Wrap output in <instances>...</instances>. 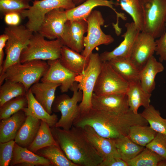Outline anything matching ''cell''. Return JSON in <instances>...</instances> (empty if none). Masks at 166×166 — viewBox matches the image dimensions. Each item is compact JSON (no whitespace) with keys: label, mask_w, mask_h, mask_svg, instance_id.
I'll use <instances>...</instances> for the list:
<instances>
[{"label":"cell","mask_w":166,"mask_h":166,"mask_svg":"<svg viewBox=\"0 0 166 166\" xmlns=\"http://www.w3.org/2000/svg\"><path fill=\"white\" fill-rule=\"evenodd\" d=\"M114 140L120 158L127 163L135 157L145 147L135 143L127 136H122Z\"/></svg>","instance_id":"cell-29"},{"label":"cell","mask_w":166,"mask_h":166,"mask_svg":"<svg viewBox=\"0 0 166 166\" xmlns=\"http://www.w3.org/2000/svg\"><path fill=\"white\" fill-rule=\"evenodd\" d=\"M87 28L86 19L68 20L61 38L63 45L78 53H81L84 48V35L87 32Z\"/></svg>","instance_id":"cell-15"},{"label":"cell","mask_w":166,"mask_h":166,"mask_svg":"<svg viewBox=\"0 0 166 166\" xmlns=\"http://www.w3.org/2000/svg\"><path fill=\"white\" fill-rule=\"evenodd\" d=\"M4 16V20L6 24L11 26L19 25L22 18L19 14L15 12L10 13Z\"/></svg>","instance_id":"cell-43"},{"label":"cell","mask_w":166,"mask_h":166,"mask_svg":"<svg viewBox=\"0 0 166 166\" xmlns=\"http://www.w3.org/2000/svg\"><path fill=\"white\" fill-rule=\"evenodd\" d=\"M113 2L109 0H86L81 4L74 8L65 10L68 20L70 21L86 19L95 7L104 6L109 7L116 13L117 22L116 26H118L119 18L125 20L126 18L122 13L118 12L113 7Z\"/></svg>","instance_id":"cell-18"},{"label":"cell","mask_w":166,"mask_h":166,"mask_svg":"<svg viewBox=\"0 0 166 166\" xmlns=\"http://www.w3.org/2000/svg\"><path fill=\"white\" fill-rule=\"evenodd\" d=\"M92 105L94 109L116 114L125 113L130 109L126 94L99 96L93 93Z\"/></svg>","instance_id":"cell-17"},{"label":"cell","mask_w":166,"mask_h":166,"mask_svg":"<svg viewBox=\"0 0 166 166\" xmlns=\"http://www.w3.org/2000/svg\"><path fill=\"white\" fill-rule=\"evenodd\" d=\"M15 143L14 140L0 143V166L10 165Z\"/></svg>","instance_id":"cell-40"},{"label":"cell","mask_w":166,"mask_h":166,"mask_svg":"<svg viewBox=\"0 0 166 166\" xmlns=\"http://www.w3.org/2000/svg\"><path fill=\"white\" fill-rule=\"evenodd\" d=\"M88 65L82 73L75 79L78 89L82 92V101L78 105L80 113L86 112L92 108L93 90L100 72L102 62L98 53H92L89 56Z\"/></svg>","instance_id":"cell-6"},{"label":"cell","mask_w":166,"mask_h":166,"mask_svg":"<svg viewBox=\"0 0 166 166\" xmlns=\"http://www.w3.org/2000/svg\"><path fill=\"white\" fill-rule=\"evenodd\" d=\"M86 20L87 34L84 37V48L81 54L88 57L96 47L102 45H109L114 40L111 35L105 34L102 30L101 27L104 25L105 21L100 11L93 10Z\"/></svg>","instance_id":"cell-10"},{"label":"cell","mask_w":166,"mask_h":166,"mask_svg":"<svg viewBox=\"0 0 166 166\" xmlns=\"http://www.w3.org/2000/svg\"><path fill=\"white\" fill-rule=\"evenodd\" d=\"M36 153L49 160L52 166H78L67 157L58 145L42 148Z\"/></svg>","instance_id":"cell-31"},{"label":"cell","mask_w":166,"mask_h":166,"mask_svg":"<svg viewBox=\"0 0 166 166\" xmlns=\"http://www.w3.org/2000/svg\"><path fill=\"white\" fill-rule=\"evenodd\" d=\"M164 159L150 149L144 148L135 157L128 161V166H157L158 163Z\"/></svg>","instance_id":"cell-36"},{"label":"cell","mask_w":166,"mask_h":166,"mask_svg":"<svg viewBox=\"0 0 166 166\" xmlns=\"http://www.w3.org/2000/svg\"><path fill=\"white\" fill-rule=\"evenodd\" d=\"M30 0H0V11L3 15L15 12L20 14L31 6Z\"/></svg>","instance_id":"cell-38"},{"label":"cell","mask_w":166,"mask_h":166,"mask_svg":"<svg viewBox=\"0 0 166 166\" xmlns=\"http://www.w3.org/2000/svg\"><path fill=\"white\" fill-rule=\"evenodd\" d=\"M155 39L143 31L139 34L134 44L130 59L140 71L155 52Z\"/></svg>","instance_id":"cell-14"},{"label":"cell","mask_w":166,"mask_h":166,"mask_svg":"<svg viewBox=\"0 0 166 166\" xmlns=\"http://www.w3.org/2000/svg\"><path fill=\"white\" fill-rule=\"evenodd\" d=\"M27 92L22 83L5 80L0 87V107L12 99L25 95Z\"/></svg>","instance_id":"cell-33"},{"label":"cell","mask_w":166,"mask_h":166,"mask_svg":"<svg viewBox=\"0 0 166 166\" xmlns=\"http://www.w3.org/2000/svg\"><path fill=\"white\" fill-rule=\"evenodd\" d=\"M99 166H128L127 163L120 157H113L104 159Z\"/></svg>","instance_id":"cell-42"},{"label":"cell","mask_w":166,"mask_h":166,"mask_svg":"<svg viewBox=\"0 0 166 166\" xmlns=\"http://www.w3.org/2000/svg\"><path fill=\"white\" fill-rule=\"evenodd\" d=\"M76 6L73 0H34L20 15L22 18H27L25 26L34 33L38 32L45 15L51 10L57 8L68 10Z\"/></svg>","instance_id":"cell-9"},{"label":"cell","mask_w":166,"mask_h":166,"mask_svg":"<svg viewBox=\"0 0 166 166\" xmlns=\"http://www.w3.org/2000/svg\"><path fill=\"white\" fill-rule=\"evenodd\" d=\"M28 105L22 110L26 116H30L36 119L46 122L50 127L54 126L58 119L57 116L53 113L50 114L35 99L30 89L26 92Z\"/></svg>","instance_id":"cell-25"},{"label":"cell","mask_w":166,"mask_h":166,"mask_svg":"<svg viewBox=\"0 0 166 166\" xmlns=\"http://www.w3.org/2000/svg\"><path fill=\"white\" fill-rule=\"evenodd\" d=\"M48 70L41 78V82L59 84L61 92L64 93L71 90L76 77L78 74L69 70L61 63L59 59L48 60Z\"/></svg>","instance_id":"cell-12"},{"label":"cell","mask_w":166,"mask_h":166,"mask_svg":"<svg viewBox=\"0 0 166 166\" xmlns=\"http://www.w3.org/2000/svg\"><path fill=\"white\" fill-rule=\"evenodd\" d=\"M142 9L144 23L142 31L155 39L166 31V0H139Z\"/></svg>","instance_id":"cell-7"},{"label":"cell","mask_w":166,"mask_h":166,"mask_svg":"<svg viewBox=\"0 0 166 166\" xmlns=\"http://www.w3.org/2000/svg\"><path fill=\"white\" fill-rule=\"evenodd\" d=\"M67 20L65 10L54 9L46 14L38 32L50 40L61 39Z\"/></svg>","instance_id":"cell-13"},{"label":"cell","mask_w":166,"mask_h":166,"mask_svg":"<svg viewBox=\"0 0 166 166\" xmlns=\"http://www.w3.org/2000/svg\"><path fill=\"white\" fill-rule=\"evenodd\" d=\"M82 128L88 140L103 160L113 157L120 158L114 139L101 136L89 126H85Z\"/></svg>","instance_id":"cell-19"},{"label":"cell","mask_w":166,"mask_h":166,"mask_svg":"<svg viewBox=\"0 0 166 166\" xmlns=\"http://www.w3.org/2000/svg\"><path fill=\"white\" fill-rule=\"evenodd\" d=\"M125 26L126 31L122 35L123 40L113 50L105 51L100 54L102 62L117 57L130 58L134 44L140 31L133 22L126 23Z\"/></svg>","instance_id":"cell-16"},{"label":"cell","mask_w":166,"mask_h":166,"mask_svg":"<svg viewBox=\"0 0 166 166\" xmlns=\"http://www.w3.org/2000/svg\"><path fill=\"white\" fill-rule=\"evenodd\" d=\"M49 67L47 62L34 60L12 65L0 75V85L5 80L22 83L27 91L34 84L38 82L45 75Z\"/></svg>","instance_id":"cell-3"},{"label":"cell","mask_w":166,"mask_h":166,"mask_svg":"<svg viewBox=\"0 0 166 166\" xmlns=\"http://www.w3.org/2000/svg\"><path fill=\"white\" fill-rule=\"evenodd\" d=\"M8 38V36L4 33L0 36V70L2 68L4 61V49Z\"/></svg>","instance_id":"cell-44"},{"label":"cell","mask_w":166,"mask_h":166,"mask_svg":"<svg viewBox=\"0 0 166 166\" xmlns=\"http://www.w3.org/2000/svg\"><path fill=\"white\" fill-rule=\"evenodd\" d=\"M63 45L61 39L47 40L38 32H34L21 53L20 62L34 60L59 59Z\"/></svg>","instance_id":"cell-4"},{"label":"cell","mask_w":166,"mask_h":166,"mask_svg":"<svg viewBox=\"0 0 166 166\" xmlns=\"http://www.w3.org/2000/svg\"><path fill=\"white\" fill-rule=\"evenodd\" d=\"M26 116L24 112L21 110L9 117L1 120L0 143L14 140Z\"/></svg>","instance_id":"cell-24"},{"label":"cell","mask_w":166,"mask_h":166,"mask_svg":"<svg viewBox=\"0 0 166 166\" xmlns=\"http://www.w3.org/2000/svg\"><path fill=\"white\" fill-rule=\"evenodd\" d=\"M140 113H134L130 109L127 113L116 114L92 108L81 113L73 123L74 126L83 128L88 125L104 137L115 139L127 136L130 128L137 124L148 125Z\"/></svg>","instance_id":"cell-1"},{"label":"cell","mask_w":166,"mask_h":166,"mask_svg":"<svg viewBox=\"0 0 166 166\" xmlns=\"http://www.w3.org/2000/svg\"><path fill=\"white\" fill-rule=\"evenodd\" d=\"M41 122V120L31 116H27L14 140L15 143L23 147L27 148L35 138Z\"/></svg>","instance_id":"cell-27"},{"label":"cell","mask_w":166,"mask_h":166,"mask_svg":"<svg viewBox=\"0 0 166 166\" xmlns=\"http://www.w3.org/2000/svg\"><path fill=\"white\" fill-rule=\"evenodd\" d=\"M157 166H166V160L163 159L158 163Z\"/></svg>","instance_id":"cell-46"},{"label":"cell","mask_w":166,"mask_h":166,"mask_svg":"<svg viewBox=\"0 0 166 166\" xmlns=\"http://www.w3.org/2000/svg\"><path fill=\"white\" fill-rule=\"evenodd\" d=\"M140 113L153 130L166 136V116L161 117L159 111L151 105Z\"/></svg>","instance_id":"cell-34"},{"label":"cell","mask_w":166,"mask_h":166,"mask_svg":"<svg viewBox=\"0 0 166 166\" xmlns=\"http://www.w3.org/2000/svg\"><path fill=\"white\" fill-rule=\"evenodd\" d=\"M86 0H73L76 6H77L85 1Z\"/></svg>","instance_id":"cell-45"},{"label":"cell","mask_w":166,"mask_h":166,"mask_svg":"<svg viewBox=\"0 0 166 166\" xmlns=\"http://www.w3.org/2000/svg\"><path fill=\"white\" fill-rule=\"evenodd\" d=\"M59 59L61 64L66 68L80 74L82 73L87 67L89 58L63 45Z\"/></svg>","instance_id":"cell-23"},{"label":"cell","mask_w":166,"mask_h":166,"mask_svg":"<svg viewBox=\"0 0 166 166\" xmlns=\"http://www.w3.org/2000/svg\"><path fill=\"white\" fill-rule=\"evenodd\" d=\"M53 136L67 157L78 166H99L103 159L88 140L82 128L68 130L50 127Z\"/></svg>","instance_id":"cell-2"},{"label":"cell","mask_w":166,"mask_h":166,"mask_svg":"<svg viewBox=\"0 0 166 166\" xmlns=\"http://www.w3.org/2000/svg\"><path fill=\"white\" fill-rule=\"evenodd\" d=\"M157 133L150 126L137 124L130 128L127 136L135 143L145 147L155 138Z\"/></svg>","instance_id":"cell-32"},{"label":"cell","mask_w":166,"mask_h":166,"mask_svg":"<svg viewBox=\"0 0 166 166\" xmlns=\"http://www.w3.org/2000/svg\"><path fill=\"white\" fill-rule=\"evenodd\" d=\"M164 67L153 56L148 60L140 71L139 80L141 87L147 93L152 94L155 88L156 75L163 72Z\"/></svg>","instance_id":"cell-22"},{"label":"cell","mask_w":166,"mask_h":166,"mask_svg":"<svg viewBox=\"0 0 166 166\" xmlns=\"http://www.w3.org/2000/svg\"><path fill=\"white\" fill-rule=\"evenodd\" d=\"M119 5L121 9L131 17L133 22L142 31L144 18L139 0H120Z\"/></svg>","instance_id":"cell-35"},{"label":"cell","mask_w":166,"mask_h":166,"mask_svg":"<svg viewBox=\"0 0 166 166\" xmlns=\"http://www.w3.org/2000/svg\"><path fill=\"white\" fill-rule=\"evenodd\" d=\"M4 33L8 36V38L5 48L6 57L0 70V75L10 66L20 63L21 53L34 33L25 26L18 25L9 26L5 28Z\"/></svg>","instance_id":"cell-5"},{"label":"cell","mask_w":166,"mask_h":166,"mask_svg":"<svg viewBox=\"0 0 166 166\" xmlns=\"http://www.w3.org/2000/svg\"><path fill=\"white\" fill-rule=\"evenodd\" d=\"M73 94L72 97L63 94L55 98L52 106V110L60 112L61 117L54 126L68 130L73 126V123L79 114L77 103L82 101V91L78 89L77 83L75 82L71 90Z\"/></svg>","instance_id":"cell-8"},{"label":"cell","mask_w":166,"mask_h":166,"mask_svg":"<svg viewBox=\"0 0 166 166\" xmlns=\"http://www.w3.org/2000/svg\"><path fill=\"white\" fill-rule=\"evenodd\" d=\"M129 83L111 66L102 62L101 69L93 90L97 96L126 94Z\"/></svg>","instance_id":"cell-11"},{"label":"cell","mask_w":166,"mask_h":166,"mask_svg":"<svg viewBox=\"0 0 166 166\" xmlns=\"http://www.w3.org/2000/svg\"><path fill=\"white\" fill-rule=\"evenodd\" d=\"M60 86L57 83L38 82L33 84L30 89L35 99L51 114L52 106L56 98L55 92Z\"/></svg>","instance_id":"cell-21"},{"label":"cell","mask_w":166,"mask_h":166,"mask_svg":"<svg viewBox=\"0 0 166 166\" xmlns=\"http://www.w3.org/2000/svg\"><path fill=\"white\" fill-rule=\"evenodd\" d=\"M155 53L159 56V61H166V30L158 39L156 40Z\"/></svg>","instance_id":"cell-41"},{"label":"cell","mask_w":166,"mask_h":166,"mask_svg":"<svg viewBox=\"0 0 166 166\" xmlns=\"http://www.w3.org/2000/svg\"><path fill=\"white\" fill-rule=\"evenodd\" d=\"M107 62L129 83L140 81V71L129 58L117 57Z\"/></svg>","instance_id":"cell-28"},{"label":"cell","mask_w":166,"mask_h":166,"mask_svg":"<svg viewBox=\"0 0 166 166\" xmlns=\"http://www.w3.org/2000/svg\"><path fill=\"white\" fill-rule=\"evenodd\" d=\"M53 145H58L54 138L50 127L46 122L41 121L38 132L34 140L27 148L36 153L42 148Z\"/></svg>","instance_id":"cell-30"},{"label":"cell","mask_w":166,"mask_h":166,"mask_svg":"<svg viewBox=\"0 0 166 166\" xmlns=\"http://www.w3.org/2000/svg\"><path fill=\"white\" fill-rule=\"evenodd\" d=\"M146 147L156 152L164 159L166 160V136L157 133L153 140Z\"/></svg>","instance_id":"cell-39"},{"label":"cell","mask_w":166,"mask_h":166,"mask_svg":"<svg viewBox=\"0 0 166 166\" xmlns=\"http://www.w3.org/2000/svg\"><path fill=\"white\" fill-rule=\"evenodd\" d=\"M28 102L26 95L12 99L0 107V120L10 117L19 111L27 107Z\"/></svg>","instance_id":"cell-37"},{"label":"cell","mask_w":166,"mask_h":166,"mask_svg":"<svg viewBox=\"0 0 166 166\" xmlns=\"http://www.w3.org/2000/svg\"><path fill=\"white\" fill-rule=\"evenodd\" d=\"M10 165L51 166L52 165L46 158L15 143Z\"/></svg>","instance_id":"cell-20"},{"label":"cell","mask_w":166,"mask_h":166,"mask_svg":"<svg viewBox=\"0 0 166 166\" xmlns=\"http://www.w3.org/2000/svg\"><path fill=\"white\" fill-rule=\"evenodd\" d=\"M130 109L137 114L140 106L144 108L150 105L152 94L145 91L142 88L140 81L129 83L126 94Z\"/></svg>","instance_id":"cell-26"}]
</instances>
